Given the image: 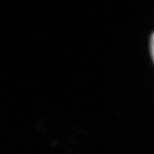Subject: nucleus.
I'll return each mask as SVG.
<instances>
[{
	"mask_svg": "<svg viewBox=\"0 0 154 154\" xmlns=\"http://www.w3.org/2000/svg\"><path fill=\"white\" fill-rule=\"evenodd\" d=\"M150 50H151V54H152V57L154 63V33H152L151 37V40H150Z\"/></svg>",
	"mask_w": 154,
	"mask_h": 154,
	"instance_id": "1",
	"label": "nucleus"
}]
</instances>
